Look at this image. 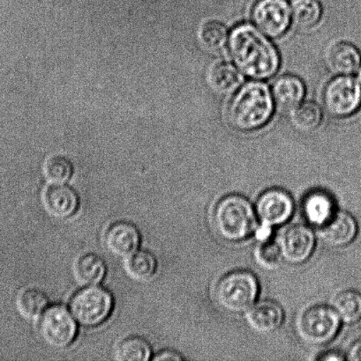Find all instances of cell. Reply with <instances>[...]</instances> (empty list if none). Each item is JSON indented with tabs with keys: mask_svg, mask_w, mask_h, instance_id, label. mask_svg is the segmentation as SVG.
I'll use <instances>...</instances> for the list:
<instances>
[{
	"mask_svg": "<svg viewBox=\"0 0 361 361\" xmlns=\"http://www.w3.org/2000/svg\"><path fill=\"white\" fill-rule=\"evenodd\" d=\"M73 165L69 157L54 154L49 157L44 164V175L52 183H65L72 178Z\"/></svg>",
	"mask_w": 361,
	"mask_h": 361,
	"instance_id": "4316f807",
	"label": "cell"
},
{
	"mask_svg": "<svg viewBox=\"0 0 361 361\" xmlns=\"http://www.w3.org/2000/svg\"><path fill=\"white\" fill-rule=\"evenodd\" d=\"M285 314L282 307L273 300H263L247 311V323L259 334H272L284 323Z\"/></svg>",
	"mask_w": 361,
	"mask_h": 361,
	"instance_id": "9a60e30c",
	"label": "cell"
},
{
	"mask_svg": "<svg viewBox=\"0 0 361 361\" xmlns=\"http://www.w3.org/2000/svg\"><path fill=\"white\" fill-rule=\"evenodd\" d=\"M184 360L183 356L172 350H162L153 357L155 361H179Z\"/></svg>",
	"mask_w": 361,
	"mask_h": 361,
	"instance_id": "f546056e",
	"label": "cell"
},
{
	"mask_svg": "<svg viewBox=\"0 0 361 361\" xmlns=\"http://www.w3.org/2000/svg\"><path fill=\"white\" fill-rule=\"evenodd\" d=\"M271 232V226L261 225L260 228H256V235L257 239L261 240V242H264V240H267L268 236H270Z\"/></svg>",
	"mask_w": 361,
	"mask_h": 361,
	"instance_id": "1f68e13d",
	"label": "cell"
},
{
	"mask_svg": "<svg viewBox=\"0 0 361 361\" xmlns=\"http://www.w3.org/2000/svg\"><path fill=\"white\" fill-rule=\"evenodd\" d=\"M302 210L307 221L319 226L326 224L336 212L333 200L321 190H314L307 195Z\"/></svg>",
	"mask_w": 361,
	"mask_h": 361,
	"instance_id": "ac0fdd59",
	"label": "cell"
},
{
	"mask_svg": "<svg viewBox=\"0 0 361 361\" xmlns=\"http://www.w3.org/2000/svg\"><path fill=\"white\" fill-rule=\"evenodd\" d=\"M292 21L302 30L316 26L323 16V7L318 0H292Z\"/></svg>",
	"mask_w": 361,
	"mask_h": 361,
	"instance_id": "603a6c76",
	"label": "cell"
},
{
	"mask_svg": "<svg viewBox=\"0 0 361 361\" xmlns=\"http://www.w3.org/2000/svg\"><path fill=\"white\" fill-rule=\"evenodd\" d=\"M252 19L268 37L278 38L291 25V6L286 0H258L252 10Z\"/></svg>",
	"mask_w": 361,
	"mask_h": 361,
	"instance_id": "9c48e42d",
	"label": "cell"
},
{
	"mask_svg": "<svg viewBox=\"0 0 361 361\" xmlns=\"http://www.w3.org/2000/svg\"><path fill=\"white\" fill-rule=\"evenodd\" d=\"M268 38L249 23L233 28L229 37V51L244 75L264 80L277 73L280 67V56Z\"/></svg>",
	"mask_w": 361,
	"mask_h": 361,
	"instance_id": "6da1fadb",
	"label": "cell"
},
{
	"mask_svg": "<svg viewBox=\"0 0 361 361\" xmlns=\"http://www.w3.org/2000/svg\"><path fill=\"white\" fill-rule=\"evenodd\" d=\"M358 233L355 219L348 212H337L326 224L321 226L320 236L327 245L342 247L353 242Z\"/></svg>",
	"mask_w": 361,
	"mask_h": 361,
	"instance_id": "5bb4252c",
	"label": "cell"
},
{
	"mask_svg": "<svg viewBox=\"0 0 361 361\" xmlns=\"http://www.w3.org/2000/svg\"><path fill=\"white\" fill-rule=\"evenodd\" d=\"M114 300L107 289L88 286L70 300V311L78 324L93 328L104 324L112 313Z\"/></svg>",
	"mask_w": 361,
	"mask_h": 361,
	"instance_id": "5b68a950",
	"label": "cell"
},
{
	"mask_svg": "<svg viewBox=\"0 0 361 361\" xmlns=\"http://www.w3.org/2000/svg\"><path fill=\"white\" fill-rule=\"evenodd\" d=\"M341 323L334 309L324 305L314 306L300 317L299 335L307 344L326 345L337 336Z\"/></svg>",
	"mask_w": 361,
	"mask_h": 361,
	"instance_id": "8992f818",
	"label": "cell"
},
{
	"mask_svg": "<svg viewBox=\"0 0 361 361\" xmlns=\"http://www.w3.org/2000/svg\"><path fill=\"white\" fill-rule=\"evenodd\" d=\"M256 260L261 267L266 270H274L283 259L280 249L278 243L264 240L257 247Z\"/></svg>",
	"mask_w": 361,
	"mask_h": 361,
	"instance_id": "f1b7e54d",
	"label": "cell"
},
{
	"mask_svg": "<svg viewBox=\"0 0 361 361\" xmlns=\"http://www.w3.org/2000/svg\"><path fill=\"white\" fill-rule=\"evenodd\" d=\"M333 309L344 323H356L361 318V293L355 290L341 292L334 300Z\"/></svg>",
	"mask_w": 361,
	"mask_h": 361,
	"instance_id": "d4e9b609",
	"label": "cell"
},
{
	"mask_svg": "<svg viewBox=\"0 0 361 361\" xmlns=\"http://www.w3.org/2000/svg\"><path fill=\"white\" fill-rule=\"evenodd\" d=\"M271 93L278 107L284 111H292L302 104L306 87L299 77L288 74L275 81Z\"/></svg>",
	"mask_w": 361,
	"mask_h": 361,
	"instance_id": "2e32d148",
	"label": "cell"
},
{
	"mask_svg": "<svg viewBox=\"0 0 361 361\" xmlns=\"http://www.w3.org/2000/svg\"><path fill=\"white\" fill-rule=\"evenodd\" d=\"M292 123L297 129L309 133L316 130L323 120V111L316 102H302L292 111Z\"/></svg>",
	"mask_w": 361,
	"mask_h": 361,
	"instance_id": "484cf974",
	"label": "cell"
},
{
	"mask_svg": "<svg viewBox=\"0 0 361 361\" xmlns=\"http://www.w3.org/2000/svg\"><path fill=\"white\" fill-rule=\"evenodd\" d=\"M106 271L107 267L105 260L95 253L81 255L73 265L74 277L83 286L99 284L105 279Z\"/></svg>",
	"mask_w": 361,
	"mask_h": 361,
	"instance_id": "d6986e66",
	"label": "cell"
},
{
	"mask_svg": "<svg viewBox=\"0 0 361 361\" xmlns=\"http://www.w3.org/2000/svg\"><path fill=\"white\" fill-rule=\"evenodd\" d=\"M151 355L150 342L138 335H131L122 339L115 351L116 360L120 361H147Z\"/></svg>",
	"mask_w": 361,
	"mask_h": 361,
	"instance_id": "cb8c5ba5",
	"label": "cell"
},
{
	"mask_svg": "<svg viewBox=\"0 0 361 361\" xmlns=\"http://www.w3.org/2000/svg\"><path fill=\"white\" fill-rule=\"evenodd\" d=\"M42 203L52 217L65 219L76 214L80 197L73 187L65 183H52L42 191Z\"/></svg>",
	"mask_w": 361,
	"mask_h": 361,
	"instance_id": "7c38bea8",
	"label": "cell"
},
{
	"mask_svg": "<svg viewBox=\"0 0 361 361\" xmlns=\"http://www.w3.org/2000/svg\"><path fill=\"white\" fill-rule=\"evenodd\" d=\"M141 242L139 229L133 223L117 221L106 230L105 243L115 256L129 257L136 251Z\"/></svg>",
	"mask_w": 361,
	"mask_h": 361,
	"instance_id": "4fadbf2b",
	"label": "cell"
},
{
	"mask_svg": "<svg viewBox=\"0 0 361 361\" xmlns=\"http://www.w3.org/2000/svg\"><path fill=\"white\" fill-rule=\"evenodd\" d=\"M242 73L231 63H220L211 73L212 86L219 93L232 94L242 87Z\"/></svg>",
	"mask_w": 361,
	"mask_h": 361,
	"instance_id": "7402d4cb",
	"label": "cell"
},
{
	"mask_svg": "<svg viewBox=\"0 0 361 361\" xmlns=\"http://www.w3.org/2000/svg\"><path fill=\"white\" fill-rule=\"evenodd\" d=\"M346 360L361 361V341H357L349 349Z\"/></svg>",
	"mask_w": 361,
	"mask_h": 361,
	"instance_id": "4dcf8cb0",
	"label": "cell"
},
{
	"mask_svg": "<svg viewBox=\"0 0 361 361\" xmlns=\"http://www.w3.org/2000/svg\"><path fill=\"white\" fill-rule=\"evenodd\" d=\"M278 244L283 259L291 264H302L313 254L316 237L309 226L295 224L284 230Z\"/></svg>",
	"mask_w": 361,
	"mask_h": 361,
	"instance_id": "30bf717a",
	"label": "cell"
},
{
	"mask_svg": "<svg viewBox=\"0 0 361 361\" xmlns=\"http://www.w3.org/2000/svg\"><path fill=\"white\" fill-rule=\"evenodd\" d=\"M49 298L41 289H24L17 296L16 307L19 313L27 319H35L42 316L48 309Z\"/></svg>",
	"mask_w": 361,
	"mask_h": 361,
	"instance_id": "44dd1931",
	"label": "cell"
},
{
	"mask_svg": "<svg viewBox=\"0 0 361 361\" xmlns=\"http://www.w3.org/2000/svg\"><path fill=\"white\" fill-rule=\"evenodd\" d=\"M227 27L219 21H208L201 27L200 38L208 49L218 51L225 47L229 41Z\"/></svg>",
	"mask_w": 361,
	"mask_h": 361,
	"instance_id": "83f0119b",
	"label": "cell"
},
{
	"mask_svg": "<svg viewBox=\"0 0 361 361\" xmlns=\"http://www.w3.org/2000/svg\"><path fill=\"white\" fill-rule=\"evenodd\" d=\"M328 63L338 75H352L358 72L361 55L359 49L350 42H338L328 53Z\"/></svg>",
	"mask_w": 361,
	"mask_h": 361,
	"instance_id": "e0dca14e",
	"label": "cell"
},
{
	"mask_svg": "<svg viewBox=\"0 0 361 361\" xmlns=\"http://www.w3.org/2000/svg\"><path fill=\"white\" fill-rule=\"evenodd\" d=\"M39 334L51 348H66L72 345L77 337L76 318L65 306L49 307L39 322Z\"/></svg>",
	"mask_w": 361,
	"mask_h": 361,
	"instance_id": "ba28073f",
	"label": "cell"
},
{
	"mask_svg": "<svg viewBox=\"0 0 361 361\" xmlns=\"http://www.w3.org/2000/svg\"><path fill=\"white\" fill-rule=\"evenodd\" d=\"M259 290V282L252 272L232 271L219 281L215 288V299L228 312L244 313L256 302Z\"/></svg>",
	"mask_w": 361,
	"mask_h": 361,
	"instance_id": "277c9868",
	"label": "cell"
},
{
	"mask_svg": "<svg viewBox=\"0 0 361 361\" xmlns=\"http://www.w3.org/2000/svg\"><path fill=\"white\" fill-rule=\"evenodd\" d=\"M274 99L266 84L250 81L237 90L228 107V120L240 132H253L266 126L273 116Z\"/></svg>",
	"mask_w": 361,
	"mask_h": 361,
	"instance_id": "7a4b0ae2",
	"label": "cell"
},
{
	"mask_svg": "<svg viewBox=\"0 0 361 361\" xmlns=\"http://www.w3.org/2000/svg\"><path fill=\"white\" fill-rule=\"evenodd\" d=\"M215 230L230 243L249 238L257 228L256 209L246 197L229 195L218 202L214 211Z\"/></svg>",
	"mask_w": 361,
	"mask_h": 361,
	"instance_id": "3957f363",
	"label": "cell"
},
{
	"mask_svg": "<svg viewBox=\"0 0 361 361\" xmlns=\"http://www.w3.org/2000/svg\"><path fill=\"white\" fill-rule=\"evenodd\" d=\"M158 269V260L148 250H136L126 262L127 275L134 281L144 282L154 277Z\"/></svg>",
	"mask_w": 361,
	"mask_h": 361,
	"instance_id": "ffe728a7",
	"label": "cell"
},
{
	"mask_svg": "<svg viewBox=\"0 0 361 361\" xmlns=\"http://www.w3.org/2000/svg\"><path fill=\"white\" fill-rule=\"evenodd\" d=\"M256 211L263 225L271 228L285 224L291 219L295 211V203L285 190L271 189L258 198Z\"/></svg>",
	"mask_w": 361,
	"mask_h": 361,
	"instance_id": "8fae6325",
	"label": "cell"
},
{
	"mask_svg": "<svg viewBox=\"0 0 361 361\" xmlns=\"http://www.w3.org/2000/svg\"><path fill=\"white\" fill-rule=\"evenodd\" d=\"M345 359L346 356H343L341 353L334 351L324 353L319 358H317L320 360H344Z\"/></svg>",
	"mask_w": 361,
	"mask_h": 361,
	"instance_id": "d6a6232c",
	"label": "cell"
},
{
	"mask_svg": "<svg viewBox=\"0 0 361 361\" xmlns=\"http://www.w3.org/2000/svg\"><path fill=\"white\" fill-rule=\"evenodd\" d=\"M357 80H358L360 84L361 85V66L358 70V72H357Z\"/></svg>",
	"mask_w": 361,
	"mask_h": 361,
	"instance_id": "836d02e7",
	"label": "cell"
},
{
	"mask_svg": "<svg viewBox=\"0 0 361 361\" xmlns=\"http://www.w3.org/2000/svg\"><path fill=\"white\" fill-rule=\"evenodd\" d=\"M324 104L333 118H345L358 111L361 106V85L351 75H338L325 87Z\"/></svg>",
	"mask_w": 361,
	"mask_h": 361,
	"instance_id": "52a82bcc",
	"label": "cell"
}]
</instances>
